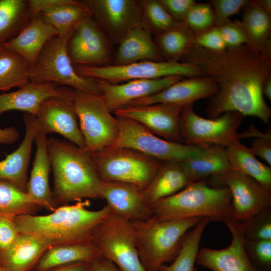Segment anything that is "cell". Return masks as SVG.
Wrapping results in <instances>:
<instances>
[{
	"instance_id": "1",
	"label": "cell",
	"mask_w": 271,
	"mask_h": 271,
	"mask_svg": "<svg viewBox=\"0 0 271 271\" xmlns=\"http://www.w3.org/2000/svg\"><path fill=\"white\" fill-rule=\"evenodd\" d=\"M181 61L196 66L217 84V91L207 108L211 118L236 111L268 123L271 109L265 103L262 88L271 76L270 57L248 45L219 52L195 45Z\"/></svg>"
},
{
	"instance_id": "2",
	"label": "cell",
	"mask_w": 271,
	"mask_h": 271,
	"mask_svg": "<svg viewBox=\"0 0 271 271\" xmlns=\"http://www.w3.org/2000/svg\"><path fill=\"white\" fill-rule=\"evenodd\" d=\"M48 150L53 175L52 192L59 206L99 198L102 180L89 152L54 138L48 139Z\"/></svg>"
},
{
	"instance_id": "3",
	"label": "cell",
	"mask_w": 271,
	"mask_h": 271,
	"mask_svg": "<svg viewBox=\"0 0 271 271\" xmlns=\"http://www.w3.org/2000/svg\"><path fill=\"white\" fill-rule=\"evenodd\" d=\"M89 205L86 199L59 206L47 215H20L14 220L20 233L48 240L53 245L92 242L97 227L112 212L106 205L95 210L88 209Z\"/></svg>"
},
{
	"instance_id": "4",
	"label": "cell",
	"mask_w": 271,
	"mask_h": 271,
	"mask_svg": "<svg viewBox=\"0 0 271 271\" xmlns=\"http://www.w3.org/2000/svg\"><path fill=\"white\" fill-rule=\"evenodd\" d=\"M152 216L159 220L207 217L224 223L232 219L229 189L210 187L202 180L190 182L177 193L154 204Z\"/></svg>"
},
{
	"instance_id": "5",
	"label": "cell",
	"mask_w": 271,
	"mask_h": 271,
	"mask_svg": "<svg viewBox=\"0 0 271 271\" xmlns=\"http://www.w3.org/2000/svg\"><path fill=\"white\" fill-rule=\"evenodd\" d=\"M201 218L159 220L153 216L131 222L141 262L147 271H159L178 254L183 239Z\"/></svg>"
},
{
	"instance_id": "6",
	"label": "cell",
	"mask_w": 271,
	"mask_h": 271,
	"mask_svg": "<svg viewBox=\"0 0 271 271\" xmlns=\"http://www.w3.org/2000/svg\"><path fill=\"white\" fill-rule=\"evenodd\" d=\"M71 34L56 35L46 43L36 60L29 66L28 76L30 82L52 83L75 90L101 94L95 79L81 76L75 71L67 51Z\"/></svg>"
},
{
	"instance_id": "7",
	"label": "cell",
	"mask_w": 271,
	"mask_h": 271,
	"mask_svg": "<svg viewBox=\"0 0 271 271\" xmlns=\"http://www.w3.org/2000/svg\"><path fill=\"white\" fill-rule=\"evenodd\" d=\"M90 153L102 181L128 183L143 190L163 162L128 148H107Z\"/></svg>"
},
{
	"instance_id": "8",
	"label": "cell",
	"mask_w": 271,
	"mask_h": 271,
	"mask_svg": "<svg viewBox=\"0 0 271 271\" xmlns=\"http://www.w3.org/2000/svg\"><path fill=\"white\" fill-rule=\"evenodd\" d=\"M73 103L89 153L111 147L118 138V119L112 114L101 94L75 90Z\"/></svg>"
},
{
	"instance_id": "9",
	"label": "cell",
	"mask_w": 271,
	"mask_h": 271,
	"mask_svg": "<svg viewBox=\"0 0 271 271\" xmlns=\"http://www.w3.org/2000/svg\"><path fill=\"white\" fill-rule=\"evenodd\" d=\"M115 116L119 123V134L109 148H131L163 162L181 163L197 156L207 146L169 141L159 138L136 120Z\"/></svg>"
},
{
	"instance_id": "10",
	"label": "cell",
	"mask_w": 271,
	"mask_h": 271,
	"mask_svg": "<svg viewBox=\"0 0 271 271\" xmlns=\"http://www.w3.org/2000/svg\"><path fill=\"white\" fill-rule=\"evenodd\" d=\"M74 67L76 72L81 76L104 80L113 84L172 76L184 78L203 76L196 66L183 62L143 61L121 65H74Z\"/></svg>"
},
{
	"instance_id": "11",
	"label": "cell",
	"mask_w": 271,
	"mask_h": 271,
	"mask_svg": "<svg viewBox=\"0 0 271 271\" xmlns=\"http://www.w3.org/2000/svg\"><path fill=\"white\" fill-rule=\"evenodd\" d=\"M92 242L101 256L120 271H147L140 259L131 221L111 213L97 227Z\"/></svg>"
},
{
	"instance_id": "12",
	"label": "cell",
	"mask_w": 271,
	"mask_h": 271,
	"mask_svg": "<svg viewBox=\"0 0 271 271\" xmlns=\"http://www.w3.org/2000/svg\"><path fill=\"white\" fill-rule=\"evenodd\" d=\"M243 116L228 111L215 118L199 116L193 105L183 107L180 118V132L184 144L191 145H217L224 148L238 140L237 129Z\"/></svg>"
},
{
	"instance_id": "13",
	"label": "cell",
	"mask_w": 271,
	"mask_h": 271,
	"mask_svg": "<svg viewBox=\"0 0 271 271\" xmlns=\"http://www.w3.org/2000/svg\"><path fill=\"white\" fill-rule=\"evenodd\" d=\"M214 177L230 192L232 220L244 222L271 207V191L252 177L233 169Z\"/></svg>"
},
{
	"instance_id": "14",
	"label": "cell",
	"mask_w": 271,
	"mask_h": 271,
	"mask_svg": "<svg viewBox=\"0 0 271 271\" xmlns=\"http://www.w3.org/2000/svg\"><path fill=\"white\" fill-rule=\"evenodd\" d=\"M111 44L91 16L74 29L68 42L67 51L74 65L109 64L114 56Z\"/></svg>"
},
{
	"instance_id": "15",
	"label": "cell",
	"mask_w": 271,
	"mask_h": 271,
	"mask_svg": "<svg viewBox=\"0 0 271 271\" xmlns=\"http://www.w3.org/2000/svg\"><path fill=\"white\" fill-rule=\"evenodd\" d=\"M92 17L112 44H118L134 27L142 24L140 1L86 0Z\"/></svg>"
},
{
	"instance_id": "16",
	"label": "cell",
	"mask_w": 271,
	"mask_h": 271,
	"mask_svg": "<svg viewBox=\"0 0 271 271\" xmlns=\"http://www.w3.org/2000/svg\"><path fill=\"white\" fill-rule=\"evenodd\" d=\"M224 224L231 234L230 244L220 249H199L196 264L212 271H260L252 263L246 252L242 222L230 219Z\"/></svg>"
},
{
	"instance_id": "17",
	"label": "cell",
	"mask_w": 271,
	"mask_h": 271,
	"mask_svg": "<svg viewBox=\"0 0 271 271\" xmlns=\"http://www.w3.org/2000/svg\"><path fill=\"white\" fill-rule=\"evenodd\" d=\"M183 107L179 104L161 103L126 106L113 113L115 116L137 121L163 139L183 143L180 127Z\"/></svg>"
},
{
	"instance_id": "18",
	"label": "cell",
	"mask_w": 271,
	"mask_h": 271,
	"mask_svg": "<svg viewBox=\"0 0 271 271\" xmlns=\"http://www.w3.org/2000/svg\"><path fill=\"white\" fill-rule=\"evenodd\" d=\"M73 96L53 97L46 99L39 107L35 116L36 120L40 131L46 134L56 132L78 147L85 149L74 106Z\"/></svg>"
},
{
	"instance_id": "19",
	"label": "cell",
	"mask_w": 271,
	"mask_h": 271,
	"mask_svg": "<svg viewBox=\"0 0 271 271\" xmlns=\"http://www.w3.org/2000/svg\"><path fill=\"white\" fill-rule=\"evenodd\" d=\"M99 198L104 199L112 214L132 222L152 216L146 202L143 189L133 184L113 181H102Z\"/></svg>"
},
{
	"instance_id": "20",
	"label": "cell",
	"mask_w": 271,
	"mask_h": 271,
	"mask_svg": "<svg viewBox=\"0 0 271 271\" xmlns=\"http://www.w3.org/2000/svg\"><path fill=\"white\" fill-rule=\"evenodd\" d=\"M183 78L172 76L155 79L133 80L119 84L95 80L109 109L114 112L135 100L156 94Z\"/></svg>"
},
{
	"instance_id": "21",
	"label": "cell",
	"mask_w": 271,
	"mask_h": 271,
	"mask_svg": "<svg viewBox=\"0 0 271 271\" xmlns=\"http://www.w3.org/2000/svg\"><path fill=\"white\" fill-rule=\"evenodd\" d=\"M217 90L216 83L206 76L183 78L156 94L133 101L128 106L165 103L184 107L198 100L211 98Z\"/></svg>"
},
{
	"instance_id": "22",
	"label": "cell",
	"mask_w": 271,
	"mask_h": 271,
	"mask_svg": "<svg viewBox=\"0 0 271 271\" xmlns=\"http://www.w3.org/2000/svg\"><path fill=\"white\" fill-rule=\"evenodd\" d=\"M75 90L52 83L29 82L15 91L0 94V115L12 110L26 112L36 116L39 107L46 99L53 97L73 96Z\"/></svg>"
},
{
	"instance_id": "23",
	"label": "cell",
	"mask_w": 271,
	"mask_h": 271,
	"mask_svg": "<svg viewBox=\"0 0 271 271\" xmlns=\"http://www.w3.org/2000/svg\"><path fill=\"white\" fill-rule=\"evenodd\" d=\"M35 142L36 151L26 192L30 200L35 205L40 208L53 212L59 206L55 201L49 185L51 167L46 134L39 131Z\"/></svg>"
},
{
	"instance_id": "24",
	"label": "cell",
	"mask_w": 271,
	"mask_h": 271,
	"mask_svg": "<svg viewBox=\"0 0 271 271\" xmlns=\"http://www.w3.org/2000/svg\"><path fill=\"white\" fill-rule=\"evenodd\" d=\"M23 119L25 128L24 139L16 150L0 161V179L10 182L26 192L32 146L39 129L35 116L25 113Z\"/></svg>"
},
{
	"instance_id": "25",
	"label": "cell",
	"mask_w": 271,
	"mask_h": 271,
	"mask_svg": "<svg viewBox=\"0 0 271 271\" xmlns=\"http://www.w3.org/2000/svg\"><path fill=\"white\" fill-rule=\"evenodd\" d=\"M53 244L28 233H20L0 251V266L6 271H33L45 251Z\"/></svg>"
},
{
	"instance_id": "26",
	"label": "cell",
	"mask_w": 271,
	"mask_h": 271,
	"mask_svg": "<svg viewBox=\"0 0 271 271\" xmlns=\"http://www.w3.org/2000/svg\"><path fill=\"white\" fill-rule=\"evenodd\" d=\"M57 35L38 14L32 17L23 29L4 46L21 56L30 66L36 60L46 43Z\"/></svg>"
},
{
	"instance_id": "27",
	"label": "cell",
	"mask_w": 271,
	"mask_h": 271,
	"mask_svg": "<svg viewBox=\"0 0 271 271\" xmlns=\"http://www.w3.org/2000/svg\"><path fill=\"white\" fill-rule=\"evenodd\" d=\"M112 65H121L143 61H165L152 38L142 25L131 29L118 44Z\"/></svg>"
},
{
	"instance_id": "28",
	"label": "cell",
	"mask_w": 271,
	"mask_h": 271,
	"mask_svg": "<svg viewBox=\"0 0 271 271\" xmlns=\"http://www.w3.org/2000/svg\"><path fill=\"white\" fill-rule=\"evenodd\" d=\"M190 182L180 163L163 162L152 179L143 190L145 200L151 207L158 201L179 192Z\"/></svg>"
},
{
	"instance_id": "29",
	"label": "cell",
	"mask_w": 271,
	"mask_h": 271,
	"mask_svg": "<svg viewBox=\"0 0 271 271\" xmlns=\"http://www.w3.org/2000/svg\"><path fill=\"white\" fill-rule=\"evenodd\" d=\"M100 256L92 242L53 245L45 251L33 271H46L81 262L91 263Z\"/></svg>"
},
{
	"instance_id": "30",
	"label": "cell",
	"mask_w": 271,
	"mask_h": 271,
	"mask_svg": "<svg viewBox=\"0 0 271 271\" xmlns=\"http://www.w3.org/2000/svg\"><path fill=\"white\" fill-rule=\"evenodd\" d=\"M240 25L246 33L250 46L271 57V17L255 1H248L242 9Z\"/></svg>"
},
{
	"instance_id": "31",
	"label": "cell",
	"mask_w": 271,
	"mask_h": 271,
	"mask_svg": "<svg viewBox=\"0 0 271 271\" xmlns=\"http://www.w3.org/2000/svg\"><path fill=\"white\" fill-rule=\"evenodd\" d=\"M180 164L191 182L218 176L232 169L225 148L217 145L207 146L197 156Z\"/></svg>"
},
{
	"instance_id": "32",
	"label": "cell",
	"mask_w": 271,
	"mask_h": 271,
	"mask_svg": "<svg viewBox=\"0 0 271 271\" xmlns=\"http://www.w3.org/2000/svg\"><path fill=\"white\" fill-rule=\"evenodd\" d=\"M195 34L183 22L154 35V41L165 61H182L195 44Z\"/></svg>"
},
{
	"instance_id": "33",
	"label": "cell",
	"mask_w": 271,
	"mask_h": 271,
	"mask_svg": "<svg viewBox=\"0 0 271 271\" xmlns=\"http://www.w3.org/2000/svg\"><path fill=\"white\" fill-rule=\"evenodd\" d=\"M231 168L254 179L271 191V168L259 162L239 139L225 147Z\"/></svg>"
},
{
	"instance_id": "34",
	"label": "cell",
	"mask_w": 271,
	"mask_h": 271,
	"mask_svg": "<svg viewBox=\"0 0 271 271\" xmlns=\"http://www.w3.org/2000/svg\"><path fill=\"white\" fill-rule=\"evenodd\" d=\"M40 14L44 21L52 26L60 36L71 35L83 19L92 16L85 1L76 0H70L67 4Z\"/></svg>"
},
{
	"instance_id": "35",
	"label": "cell",
	"mask_w": 271,
	"mask_h": 271,
	"mask_svg": "<svg viewBox=\"0 0 271 271\" xmlns=\"http://www.w3.org/2000/svg\"><path fill=\"white\" fill-rule=\"evenodd\" d=\"M32 17L28 0H0V47L14 39Z\"/></svg>"
},
{
	"instance_id": "36",
	"label": "cell",
	"mask_w": 271,
	"mask_h": 271,
	"mask_svg": "<svg viewBox=\"0 0 271 271\" xmlns=\"http://www.w3.org/2000/svg\"><path fill=\"white\" fill-rule=\"evenodd\" d=\"M211 220L201 218L185 235L181 248L170 264L162 265L159 271H198L195 267L197 254L203 231Z\"/></svg>"
},
{
	"instance_id": "37",
	"label": "cell",
	"mask_w": 271,
	"mask_h": 271,
	"mask_svg": "<svg viewBox=\"0 0 271 271\" xmlns=\"http://www.w3.org/2000/svg\"><path fill=\"white\" fill-rule=\"evenodd\" d=\"M29 64L5 46L0 47V91H7L30 82Z\"/></svg>"
},
{
	"instance_id": "38",
	"label": "cell",
	"mask_w": 271,
	"mask_h": 271,
	"mask_svg": "<svg viewBox=\"0 0 271 271\" xmlns=\"http://www.w3.org/2000/svg\"><path fill=\"white\" fill-rule=\"evenodd\" d=\"M41 208L29 199L27 192L12 183L0 179V215L14 218L35 215Z\"/></svg>"
},
{
	"instance_id": "39",
	"label": "cell",
	"mask_w": 271,
	"mask_h": 271,
	"mask_svg": "<svg viewBox=\"0 0 271 271\" xmlns=\"http://www.w3.org/2000/svg\"><path fill=\"white\" fill-rule=\"evenodd\" d=\"M140 3L142 25L152 35L162 33L177 23L159 0H142Z\"/></svg>"
},
{
	"instance_id": "40",
	"label": "cell",
	"mask_w": 271,
	"mask_h": 271,
	"mask_svg": "<svg viewBox=\"0 0 271 271\" xmlns=\"http://www.w3.org/2000/svg\"><path fill=\"white\" fill-rule=\"evenodd\" d=\"M195 36L215 26L210 3H197L191 7L182 21Z\"/></svg>"
},
{
	"instance_id": "41",
	"label": "cell",
	"mask_w": 271,
	"mask_h": 271,
	"mask_svg": "<svg viewBox=\"0 0 271 271\" xmlns=\"http://www.w3.org/2000/svg\"><path fill=\"white\" fill-rule=\"evenodd\" d=\"M245 249L252 263L260 271H271V239H247Z\"/></svg>"
},
{
	"instance_id": "42",
	"label": "cell",
	"mask_w": 271,
	"mask_h": 271,
	"mask_svg": "<svg viewBox=\"0 0 271 271\" xmlns=\"http://www.w3.org/2000/svg\"><path fill=\"white\" fill-rule=\"evenodd\" d=\"M242 222L246 239H271V207Z\"/></svg>"
},
{
	"instance_id": "43",
	"label": "cell",
	"mask_w": 271,
	"mask_h": 271,
	"mask_svg": "<svg viewBox=\"0 0 271 271\" xmlns=\"http://www.w3.org/2000/svg\"><path fill=\"white\" fill-rule=\"evenodd\" d=\"M217 27L227 48L237 47L244 45L250 46L248 37L239 20L231 21L229 19Z\"/></svg>"
},
{
	"instance_id": "44",
	"label": "cell",
	"mask_w": 271,
	"mask_h": 271,
	"mask_svg": "<svg viewBox=\"0 0 271 271\" xmlns=\"http://www.w3.org/2000/svg\"><path fill=\"white\" fill-rule=\"evenodd\" d=\"M248 0H212L210 3L212 7L215 26H218L229 20L231 16L242 10Z\"/></svg>"
},
{
	"instance_id": "45",
	"label": "cell",
	"mask_w": 271,
	"mask_h": 271,
	"mask_svg": "<svg viewBox=\"0 0 271 271\" xmlns=\"http://www.w3.org/2000/svg\"><path fill=\"white\" fill-rule=\"evenodd\" d=\"M195 44L214 52L222 51L227 48L217 26L195 36Z\"/></svg>"
},
{
	"instance_id": "46",
	"label": "cell",
	"mask_w": 271,
	"mask_h": 271,
	"mask_svg": "<svg viewBox=\"0 0 271 271\" xmlns=\"http://www.w3.org/2000/svg\"><path fill=\"white\" fill-rule=\"evenodd\" d=\"M173 19L182 22L191 7L196 3L194 0H159Z\"/></svg>"
},
{
	"instance_id": "47",
	"label": "cell",
	"mask_w": 271,
	"mask_h": 271,
	"mask_svg": "<svg viewBox=\"0 0 271 271\" xmlns=\"http://www.w3.org/2000/svg\"><path fill=\"white\" fill-rule=\"evenodd\" d=\"M19 233L13 218L0 215V251L7 248Z\"/></svg>"
},
{
	"instance_id": "48",
	"label": "cell",
	"mask_w": 271,
	"mask_h": 271,
	"mask_svg": "<svg viewBox=\"0 0 271 271\" xmlns=\"http://www.w3.org/2000/svg\"><path fill=\"white\" fill-rule=\"evenodd\" d=\"M249 148L255 156L261 158L271 165V139H254Z\"/></svg>"
},
{
	"instance_id": "49",
	"label": "cell",
	"mask_w": 271,
	"mask_h": 271,
	"mask_svg": "<svg viewBox=\"0 0 271 271\" xmlns=\"http://www.w3.org/2000/svg\"><path fill=\"white\" fill-rule=\"evenodd\" d=\"M32 16L68 3L70 0H28Z\"/></svg>"
},
{
	"instance_id": "50",
	"label": "cell",
	"mask_w": 271,
	"mask_h": 271,
	"mask_svg": "<svg viewBox=\"0 0 271 271\" xmlns=\"http://www.w3.org/2000/svg\"><path fill=\"white\" fill-rule=\"evenodd\" d=\"M18 130L13 126L0 128V144H12L19 138Z\"/></svg>"
},
{
	"instance_id": "51",
	"label": "cell",
	"mask_w": 271,
	"mask_h": 271,
	"mask_svg": "<svg viewBox=\"0 0 271 271\" xmlns=\"http://www.w3.org/2000/svg\"><path fill=\"white\" fill-rule=\"evenodd\" d=\"M90 271H120L112 262L100 256L90 263Z\"/></svg>"
},
{
	"instance_id": "52",
	"label": "cell",
	"mask_w": 271,
	"mask_h": 271,
	"mask_svg": "<svg viewBox=\"0 0 271 271\" xmlns=\"http://www.w3.org/2000/svg\"><path fill=\"white\" fill-rule=\"evenodd\" d=\"M90 263L81 262L67 264L46 271H90Z\"/></svg>"
},
{
	"instance_id": "53",
	"label": "cell",
	"mask_w": 271,
	"mask_h": 271,
	"mask_svg": "<svg viewBox=\"0 0 271 271\" xmlns=\"http://www.w3.org/2000/svg\"><path fill=\"white\" fill-rule=\"evenodd\" d=\"M238 139L242 138H269L271 139V132L268 130L266 133H263L258 130L253 124L245 131L237 134Z\"/></svg>"
},
{
	"instance_id": "54",
	"label": "cell",
	"mask_w": 271,
	"mask_h": 271,
	"mask_svg": "<svg viewBox=\"0 0 271 271\" xmlns=\"http://www.w3.org/2000/svg\"><path fill=\"white\" fill-rule=\"evenodd\" d=\"M262 92L263 95L265 96L269 100L271 99V76L268 77L264 82Z\"/></svg>"
},
{
	"instance_id": "55",
	"label": "cell",
	"mask_w": 271,
	"mask_h": 271,
	"mask_svg": "<svg viewBox=\"0 0 271 271\" xmlns=\"http://www.w3.org/2000/svg\"><path fill=\"white\" fill-rule=\"evenodd\" d=\"M255 2L263 10L271 15L270 0H257Z\"/></svg>"
},
{
	"instance_id": "56",
	"label": "cell",
	"mask_w": 271,
	"mask_h": 271,
	"mask_svg": "<svg viewBox=\"0 0 271 271\" xmlns=\"http://www.w3.org/2000/svg\"><path fill=\"white\" fill-rule=\"evenodd\" d=\"M0 271H6V270L0 266Z\"/></svg>"
}]
</instances>
